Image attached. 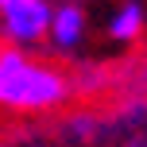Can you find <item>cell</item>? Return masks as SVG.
<instances>
[{"label": "cell", "instance_id": "4", "mask_svg": "<svg viewBox=\"0 0 147 147\" xmlns=\"http://www.w3.org/2000/svg\"><path fill=\"white\" fill-rule=\"evenodd\" d=\"M143 23H147L143 4L140 0H128V4H120L116 16L109 20V35L116 39V43H136V39L143 35Z\"/></svg>", "mask_w": 147, "mask_h": 147}, {"label": "cell", "instance_id": "3", "mask_svg": "<svg viewBox=\"0 0 147 147\" xmlns=\"http://www.w3.org/2000/svg\"><path fill=\"white\" fill-rule=\"evenodd\" d=\"M85 35V12L78 4H62L54 8V20H51V43L58 51H74Z\"/></svg>", "mask_w": 147, "mask_h": 147}, {"label": "cell", "instance_id": "7", "mask_svg": "<svg viewBox=\"0 0 147 147\" xmlns=\"http://www.w3.org/2000/svg\"><path fill=\"white\" fill-rule=\"evenodd\" d=\"M0 8H4V0H0Z\"/></svg>", "mask_w": 147, "mask_h": 147}, {"label": "cell", "instance_id": "5", "mask_svg": "<svg viewBox=\"0 0 147 147\" xmlns=\"http://www.w3.org/2000/svg\"><path fill=\"white\" fill-rule=\"evenodd\" d=\"M136 85H140V93L147 97V51H143V58H140V66H136Z\"/></svg>", "mask_w": 147, "mask_h": 147}, {"label": "cell", "instance_id": "6", "mask_svg": "<svg viewBox=\"0 0 147 147\" xmlns=\"http://www.w3.org/2000/svg\"><path fill=\"white\" fill-rule=\"evenodd\" d=\"M4 4H20V0H4Z\"/></svg>", "mask_w": 147, "mask_h": 147}, {"label": "cell", "instance_id": "1", "mask_svg": "<svg viewBox=\"0 0 147 147\" xmlns=\"http://www.w3.org/2000/svg\"><path fill=\"white\" fill-rule=\"evenodd\" d=\"M70 97V78L27 58L20 47H0V105L12 112H43Z\"/></svg>", "mask_w": 147, "mask_h": 147}, {"label": "cell", "instance_id": "2", "mask_svg": "<svg viewBox=\"0 0 147 147\" xmlns=\"http://www.w3.org/2000/svg\"><path fill=\"white\" fill-rule=\"evenodd\" d=\"M51 4L47 0H20L0 8V43L8 47H31L51 35Z\"/></svg>", "mask_w": 147, "mask_h": 147}]
</instances>
